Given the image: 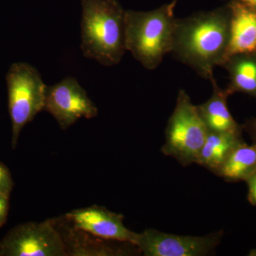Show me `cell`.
Returning <instances> with one entry per match:
<instances>
[{"instance_id":"44dd1931","label":"cell","mask_w":256,"mask_h":256,"mask_svg":"<svg viewBox=\"0 0 256 256\" xmlns=\"http://www.w3.org/2000/svg\"><path fill=\"white\" fill-rule=\"evenodd\" d=\"M178 0H172L171 2L170 3V8L172 10H174L175 6H176V4H178Z\"/></svg>"},{"instance_id":"d6986e66","label":"cell","mask_w":256,"mask_h":256,"mask_svg":"<svg viewBox=\"0 0 256 256\" xmlns=\"http://www.w3.org/2000/svg\"><path fill=\"white\" fill-rule=\"evenodd\" d=\"M248 132L252 138V143L256 144V118L248 122L246 127Z\"/></svg>"},{"instance_id":"8fae6325","label":"cell","mask_w":256,"mask_h":256,"mask_svg":"<svg viewBox=\"0 0 256 256\" xmlns=\"http://www.w3.org/2000/svg\"><path fill=\"white\" fill-rule=\"evenodd\" d=\"M230 2L229 40L225 60L234 56L256 54V12L238 2Z\"/></svg>"},{"instance_id":"277c9868","label":"cell","mask_w":256,"mask_h":256,"mask_svg":"<svg viewBox=\"0 0 256 256\" xmlns=\"http://www.w3.org/2000/svg\"><path fill=\"white\" fill-rule=\"evenodd\" d=\"M5 79L12 124L11 146L14 150L23 128L44 109L47 86L38 70L24 62L12 64Z\"/></svg>"},{"instance_id":"ac0fdd59","label":"cell","mask_w":256,"mask_h":256,"mask_svg":"<svg viewBox=\"0 0 256 256\" xmlns=\"http://www.w3.org/2000/svg\"><path fill=\"white\" fill-rule=\"evenodd\" d=\"M10 197L0 193V223L4 225L10 210Z\"/></svg>"},{"instance_id":"7a4b0ae2","label":"cell","mask_w":256,"mask_h":256,"mask_svg":"<svg viewBox=\"0 0 256 256\" xmlns=\"http://www.w3.org/2000/svg\"><path fill=\"white\" fill-rule=\"evenodd\" d=\"M80 48L86 58L117 65L124 52L126 11L117 0H82Z\"/></svg>"},{"instance_id":"603a6c76","label":"cell","mask_w":256,"mask_h":256,"mask_svg":"<svg viewBox=\"0 0 256 256\" xmlns=\"http://www.w3.org/2000/svg\"><path fill=\"white\" fill-rule=\"evenodd\" d=\"M4 226V225H3V224H2L0 223V228H2V226Z\"/></svg>"},{"instance_id":"6da1fadb","label":"cell","mask_w":256,"mask_h":256,"mask_svg":"<svg viewBox=\"0 0 256 256\" xmlns=\"http://www.w3.org/2000/svg\"><path fill=\"white\" fill-rule=\"evenodd\" d=\"M230 14L228 6L176 18L171 53L200 76L215 78V67L225 60Z\"/></svg>"},{"instance_id":"30bf717a","label":"cell","mask_w":256,"mask_h":256,"mask_svg":"<svg viewBox=\"0 0 256 256\" xmlns=\"http://www.w3.org/2000/svg\"><path fill=\"white\" fill-rule=\"evenodd\" d=\"M65 245L67 256H121L132 254L126 244L122 246L112 245L111 240L98 238L76 228L64 216L53 218Z\"/></svg>"},{"instance_id":"4fadbf2b","label":"cell","mask_w":256,"mask_h":256,"mask_svg":"<svg viewBox=\"0 0 256 256\" xmlns=\"http://www.w3.org/2000/svg\"><path fill=\"white\" fill-rule=\"evenodd\" d=\"M244 142L242 134L208 131L196 164L216 174L230 153Z\"/></svg>"},{"instance_id":"7c38bea8","label":"cell","mask_w":256,"mask_h":256,"mask_svg":"<svg viewBox=\"0 0 256 256\" xmlns=\"http://www.w3.org/2000/svg\"><path fill=\"white\" fill-rule=\"evenodd\" d=\"M213 92L210 99L197 106L198 112L208 131L242 134V128L230 114L227 104L230 94L218 86L216 78L210 80Z\"/></svg>"},{"instance_id":"ffe728a7","label":"cell","mask_w":256,"mask_h":256,"mask_svg":"<svg viewBox=\"0 0 256 256\" xmlns=\"http://www.w3.org/2000/svg\"><path fill=\"white\" fill-rule=\"evenodd\" d=\"M230 1L238 2L256 12V0H230Z\"/></svg>"},{"instance_id":"5bb4252c","label":"cell","mask_w":256,"mask_h":256,"mask_svg":"<svg viewBox=\"0 0 256 256\" xmlns=\"http://www.w3.org/2000/svg\"><path fill=\"white\" fill-rule=\"evenodd\" d=\"M256 171V144L245 142L237 146L220 166L216 174L230 182H246Z\"/></svg>"},{"instance_id":"9c48e42d","label":"cell","mask_w":256,"mask_h":256,"mask_svg":"<svg viewBox=\"0 0 256 256\" xmlns=\"http://www.w3.org/2000/svg\"><path fill=\"white\" fill-rule=\"evenodd\" d=\"M76 228L86 232L98 238L136 246L138 233L128 229L124 224V216L105 207L92 205L70 210L64 215Z\"/></svg>"},{"instance_id":"2e32d148","label":"cell","mask_w":256,"mask_h":256,"mask_svg":"<svg viewBox=\"0 0 256 256\" xmlns=\"http://www.w3.org/2000/svg\"><path fill=\"white\" fill-rule=\"evenodd\" d=\"M14 182L9 168L0 162V193L10 196Z\"/></svg>"},{"instance_id":"ba28073f","label":"cell","mask_w":256,"mask_h":256,"mask_svg":"<svg viewBox=\"0 0 256 256\" xmlns=\"http://www.w3.org/2000/svg\"><path fill=\"white\" fill-rule=\"evenodd\" d=\"M222 238L220 232L193 236L146 229L138 234L136 246L146 256H203L214 252Z\"/></svg>"},{"instance_id":"52a82bcc","label":"cell","mask_w":256,"mask_h":256,"mask_svg":"<svg viewBox=\"0 0 256 256\" xmlns=\"http://www.w3.org/2000/svg\"><path fill=\"white\" fill-rule=\"evenodd\" d=\"M44 110L52 114L64 130L80 118L92 119L98 114L97 106L89 98L86 90L72 76L47 86Z\"/></svg>"},{"instance_id":"e0dca14e","label":"cell","mask_w":256,"mask_h":256,"mask_svg":"<svg viewBox=\"0 0 256 256\" xmlns=\"http://www.w3.org/2000/svg\"><path fill=\"white\" fill-rule=\"evenodd\" d=\"M246 182L248 186V200L250 204L256 207V171Z\"/></svg>"},{"instance_id":"8992f818","label":"cell","mask_w":256,"mask_h":256,"mask_svg":"<svg viewBox=\"0 0 256 256\" xmlns=\"http://www.w3.org/2000/svg\"><path fill=\"white\" fill-rule=\"evenodd\" d=\"M0 256H67L53 218L28 222L10 229L0 240Z\"/></svg>"},{"instance_id":"9a60e30c","label":"cell","mask_w":256,"mask_h":256,"mask_svg":"<svg viewBox=\"0 0 256 256\" xmlns=\"http://www.w3.org/2000/svg\"><path fill=\"white\" fill-rule=\"evenodd\" d=\"M255 54L234 56L222 64L228 69L230 74V85L226 88L229 94L238 92L256 96Z\"/></svg>"},{"instance_id":"7402d4cb","label":"cell","mask_w":256,"mask_h":256,"mask_svg":"<svg viewBox=\"0 0 256 256\" xmlns=\"http://www.w3.org/2000/svg\"><path fill=\"white\" fill-rule=\"evenodd\" d=\"M249 256H256V248H252L250 250V252H248Z\"/></svg>"},{"instance_id":"5b68a950","label":"cell","mask_w":256,"mask_h":256,"mask_svg":"<svg viewBox=\"0 0 256 256\" xmlns=\"http://www.w3.org/2000/svg\"><path fill=\"white\" fill-rule=\"evenodd\" d=\"M208 133L197 106L192 104L188 92L178 90L176 106L165 130L162 152L183 166L196 163Z\"/></svg>"},{"instance_id":"3957f363","label":"cell","mask_w":256,"mask_h":256,"mask_svg":"<svg viewBox=\"0 0 256 256\" xmlns=\"http://www.w3.org/2000/svg\"><path fill=\"white\" fill-rule=\"evenodd\" d=\"M176 21L169 4L150 12L126 11V50L144 68L154 70L172 50Z\"/></svg>"}]
</instances>
